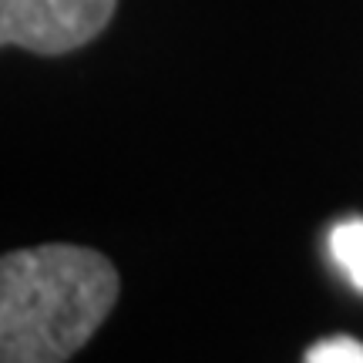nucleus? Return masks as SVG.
I'll use <instances>...</instances> for the list:
<instances>
[{"instance_id": "1", "label": "nucleus", "mask_w": 363, "mask_h": 363, "mask_svg": "<svg viewBox=\"0 0 363 363\" xmlns=\"http://www.w3.org/2000/svg\"><path fill=\"white\" fill-rule=\"evenodd\" d=\"M121 279L84 246L17 249L0 259V363H67L115 310Z\"/></svg>"}, {"instance_id": "3", "label": "nucleus", "mask_w": 363, "mask_h": 363, "mask_svg": "<svg viewBox=\"0 0 363 363\" xmlns=\"http://www.w3.org/2000/svg\"><path fill=\"white\" fill-rule=\"evenodd\" d=\"M330 256L350 286L363 293V219H343L330 229Z\"/></svg>"}, {"instance_id": "2", "label": "nucleus", "mask_w": 363, "mask_h": 363, "mask_svg": "<svg viewBox=\"0 0 363 363\" xmlns=\"http://www.w3.org/2000/svg\"><path fill=\"white\" fill-rule=\"evenodd\" d=\"M118 0H0V40L34 54H67L101 34Z\"/></svg>"}, {"instance_id": "4", "label": "nucleus", "mask_w": 363, "mask_h": 363, "mask_svg": "<svg viewBox=\"0 0 363 363\" xmlns=\"http://www.w3.org/2000/svg\"><path fill=\"white\" fill-rule=\"evenodd\" d=\"M303 363H363V343L360 340L337 333V337L316 340Z\"/></svg>"}]
</instances>
